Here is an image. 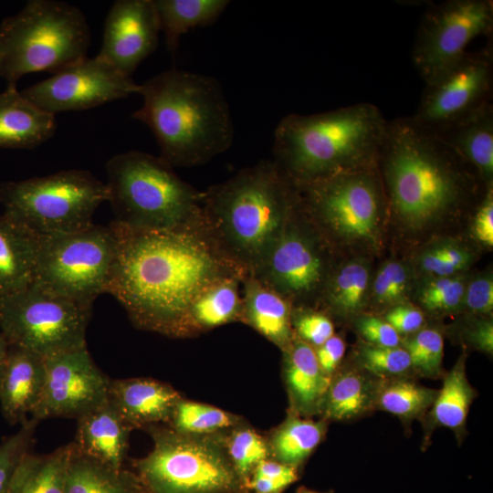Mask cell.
I'll use <instances>...</instances> for the list:
<instances>
[{"instance_id": "6da1fadb", "label": "cell", "mask_w": 493, "mask_h": 493, "mask_svg": "<svg viewBox=\"0 0 493 493\" xmlns=\"http://www.w3.org/2000/svg\"><path fill=\"white\" fill-rule=\"evenodd\" d=\"M117 249L107 293L138 328L184 338L193 300L205 288L247 273L226 257L200 223L174 229H134L112 222Z\"/></svg>"}, {"instance_id": "7a4b0ae2", "label": "cell", "mask_w": 493, "mask_h": 493, "mask_svg": "<svg viewBox=\"0 0 493 493\" xmlns=\"http://www.w3.org/2000/svg\"><path fill=\"white\" fill-rule=\"evenodd\" d=\"M377 170L386 223L408 242L442 236L451 223L470 215L486 188L470 166L411 117L388 121Z\"/></svg>"}, {"instance_id": "3957f363", "label": "cell", "mask_w": 493, "mask_h": 493, "mask_svg": "<svg viewBox=\"0 0 493 493\" xmlns=\"http://www.w3.org/2000/svg\"><path fill=\"white\" fill-rule=\"evenodd\" d=\"M139 94L132 117L152 131L173 168L204 164L232 145L229 105L215 78L172 68L140 84Z\"/></svg>"}, {"instance_id": "277c9868", "label": "cell", "mask_w": 493, "mask_h": 493, "mask_svg": "<svg viewBox=\"0 0 493 493\" xmlns=\"http://www.w3.org/2000/svg\"><path fill=\"white\" fill-rule=\"evenodd\" d=\"M298 201L277 163L261 161L201 192L204 226L221 252L253 273L280 236Z\"/></svg>"}, {"instance_id": "5b68a950", "label": "cell", "mask_w": 493, "mask_h": 493, "mask_svg": "<svg viewBox=\"0 0 493 493\" xmlns=\"http://www.w3.org/2000/svg\"><path fill=\"white\" fill-rule=\"evenodd\" d=\"M388 121L362 102L315 114H288L274 131V162L294 185L377 166Z\"/></svg>"}, {"instance_id": "8992f818", "label": "cell", "mask_w": 493, "mask_h": 493, "mask_svg": "<svg viewBox=\"0 0 493 493\" xmlns=\"http://www.w3.org/2000/svg\"><path fill=\"white\" fill-rule=\"evenodd\" d=\"M108 199L119 225L166 230L202 222L201 192L160 156L130 151L106 164Z\"/></svg>"}, {"instance_id": "52a82bcc", "label": "cell", "mask_w": 493, "mask_h": 493, "mask_svg": "<svg viewBox=\"0 0 493 493\" xmlns=\"http://www.w3.org/2000/svg\"><path fill=\"white\" fill-rule=\"evenodd\" d=\"M90 32L83 13L58 0H30L0 24V77L16 88L26 74H55L87 57Z\"/></svg>"}, {"instance_id": "ba28073f", "label": "cell", "mask_w": 493, "mask_h": 493, "mask_svg": "<svg viewBox=\"0 0 493 493\" xmlns=\"http://www.w3.org/2000/svg\"><path fill=\"white\" fill-rule=\"evenodd\" d=\"M294 186L300 208L335 251L381 247L386 203L377 166Z\"/></svg>"}, {"instance_id": "9c48e42d", "label": "cell", "mask_w": 493, "mask_h": 493, "mask_svg": "<svg viewBox=\"0 0 493 493\" xmlns=\"http://www.w3.org/2000/svg\"><path fill=\"white\" fill-rule=\"evenodd\" d=\"M146 429L153 446L133 461V467L149 493H238L246 488L223 433L185 435L157 425Z\"/></svg>"}, {"instance_id": "30bf717a", "label": "cell", "mask_w": 493, "mask_h": 493, "mask_svg": "<svg viewBox=\"0 0 493 493\" xmlns=\"http://www.w3.org/2000/svg\"><path fill=\"white\" fill-rule=\"evenodd\" d=\"M107 199L106 184L85 170L0 184L3 215L38 236L89 227L95 211Z\"/></svg>"}, {"instance_id": "8fae6325", "label": "cell", "mask_w": 493, "mask_h": 493, "mask_svg": "<svg viewBox=\"0 0 493 493\" xmlns=\"http://www.w3.org/2000/svg\"><path fill=\"white\" fill-rule=\"evenodd\" d=\"M91 312L92 305L57 295L33 280L0 297V334L9 345L48 358L87 347Z\"/></svg>"}, {"instance_id": "7c38bea8", "label": "cell", "mask_w": 493, "mask_h": 493, "mask_svg": "<svg viewBox=\"0 0 493 493\" xmlns=\"http://www.w3.org/2000/svg\"><path fill=\"white\" fill-rule=\"evenodd\" d=\"M116 249L110 225L40 236L34 281L57 295L92 305L108 291Z\"/></svg>"}, {"instance_id": "4fadbf2b", "label": "cell", "mask_w": 493, "mask_h": 493, "mask_svg": "<svg viewBox=\"0 0 493 493\" xmlns=\"http://www.w3.org/2000/svg\"><path fill=\"white\" fill-rule=\"evenodd\" d=\"M335 252L302 211L298 199L280 236L251 275L293 308L316 309L337 263Z\"/></svg>"}, {"instance_id": "5bb4252c", "label": "cell", "mask_w": 493, "mask_h": 493, "mask_svg": "<svg viewBox=\"0 0 493 493\" xmlns=\"http://www.w3.org/2000/svg\"><path fill=\"white\" fill-rule=\"evenodd\" d=\"M493 30L491 0H447L432 4L420 21L412 61L426 83L456 64L475 38Z\"/></svg>"}, {"instance_id": "9a60e30c", "label": "cell", "mask_w": 493, "mask_h": 493, "mask_svg": "<svg viewBox=\"0 0 493 493\" xmlns=\"http://www.w3.org/2000/svg\"><path fill=\"white\" fill-rule=\"evenodd\" d=\"M493 47L491 41L476 52H467L456 64L425 84L411 119L435 132L491 102Z\"/></svg>"}, {"instance_id": "2e32d148", "label": "cell", "mask_w": 493, "mask_h": 493, "mask_svg": "<svg viewBox=\"0 0 493 493\" xmlns=\"http://www.w3.org/2000/svg\"><path fill=\"white\" fill-rule=\"evenodd\" d=\"M139 91L140 84L96 56L86 57L21 93L39 109L56 115L95 108Z\"/></svg>"}, {"instance_id": "e0dca14e", "label": "cell", "mask_w": 493, "mask_h": 493, "mask_svg": "<svg viewBox=\"0 0 493 493\" xmlns=\"http://www.w3.org/2000/svg\"><path fill=\"white\" fill-rule=\"evenodd\" d=\"M46 376L40 400L30 417L78 419L105 402L110 379L100 371L87 347L45 358Z\"/></svg>"}, {"instance_id": "ac0fdd59", "label": "cell", "mask_w": 493, "mask_h": 493, "mask_svg": "<svg viewBox=\"0 0 493 493\" xmlns=\"http://www.w3.org/2000/svg\"><path fill=\"white\" fill-rule=\"evenodd\" d=\"M160 31L153 0H118L106 17L97 57L131 78L156 49Z\"/></svg>"}, {"instance_id": "d6986e66", "label": "cell", "mask_w": 493, "mask_h": 493, "mask_svg": "<svg viewBox=\"0 0 493 493\" xmlns=\"http://www.w3.org/2000/svg\"><path fill=\"white\" fill-rule=\"evenodd\" d=\"M181 398L173 387L151 378L110 381L109 399L131 430L168 424Z\"/></svg>"}, {"instance_id": "ffe728a7", "label": "cell", "mask_w": 493, "mask_h": 493, "mask_svg": "<svg viewBox=\"0 0 493 493\" xmlns=\"http://www.w3.org/2000/svg\"><path fill=\"white\" fill-rule=\"evenodd\" d=\"M45 376L44 357L9 345L0 385V407L10 425H21L29 418L40 400Z\"/></svg>"}, {"instance_id": "44dd1931", "label": "cell", "mask_w": 493, "mask_h": 493, "mask_svg": "<svg viewBox=\"0 0 493 493\" xmlns=\"http://www.w3.org/2000/svg\"><path fill=\"white\" fill-rule=\"evenodd\" d=\"M75 448L114 468L124 467L131 428L108 399L77 419Z\"/></svg>"}, {"instance_id": "7402d4cb", "label": "cell", "mask_w": 493, "mask_h": 493, "mask_svg": "<svg viewBox=\"0 0 493 493\" xmlns=\"http://www.w3.org/2000/svg\"><path fill=\"white\" fill-rule=\"evenodd\" d=\"M282 352L290 413L303 417L321 414L331 377L320 368L314 348L295 336Z\"/></svg>"}, {"instance_id": "603a6c76", "label": "cell", "mask_w": 493, "mask_h": 493, "mask_svg": "<svg viewBox=\"0 0 493 493\" xmlns=\"http://www.w3.org/2000/svg\"><path fill=\"white\" fill-rule=\"evenodd\" d=\"M478 175L484 186L493 185V105L432 132Z\"/></svg>"}, {"instance_id": "cb8c5ba5", "label": "cell", "mask_w": 493, "mask_h": 493, "mask_svg": "<svg viewBox=\"0 0 493 493\" xmlns=\"http://www.w3.org/2000/svg\"><path fill=\"white\" fill-rule=\"evenodd\" d=\"M242 287L241 321L285 351L295 338L290 302L251 274L244 278Z\"/></svg>"}, {"instance_id": "d4e9b609", "label": "cell", "mask_w": 493, "mask_h": 493, "mask_svg": "<svg viewBox=\"0 0 493 493\" xmlns=\"http://www.w3.org/2000/svg\"><path fill=\"white\" fill-rule=\"evenodd\" d=\"M372 278L371 259L356 255L336 263L317 308L341 319L354 318L367 309Z\"/></svg>"}, {"instance_id": "484cf974", "label": "cell", "mask_w": 493, "mask_h": 493, "mask_svg": "<svg viewBox=\"0 0 493 493\" xmlns=\"http://www.w3.org/2000/svg\"><path fill=\"white\" fill-rule=\"evenodd\" d=\"M55 115L44 111L15 87L0 93V148L34 149L53 136Z\"/></svg>"}, {"instance_id": "4316f807", "label": "cell", "mask_w": 493, "mask_h": 493, "mask_svg": "<svg viewBox=\"0 0 493 493\" xmlns=\"http://www.w3.org/2000/svg\"><path fill=\"white\" fill-rule=\"evenodd\" d=\"M40 236L0 216V297L23 289L35 278Z\"/></svg>"}, {"instance_id": "83f0119b", "label": "cell", "mask_w": 493, "mask_h": 493, "mask_svg": "<svg viewBox=\"0 0 493 493\" xmlns=\"http://www.w3.org/2000/svg\"><path fill=\"white\" fill-rule=\"evenodd\" d=\"M245 278V277H244ZM243 277H229L205 288L189 306L184 322V338L241 321Z\"/></svg>"}, {"instance_id": "f1b7e54d", "label": "cell", "mask_w": 493, "mask_h": 493, "mask_svg": "<svg viewBox=\"0 0 493 493\" xmlns=\"http://www.w3.org/2000/svg\"><path fill=\"white\" fill-rule=\"evenodd\" d=\"M72 445L65 493H149L134 471L110 467L79 452Z\"/></svg>"}, {"instance_id": "f546056e", "label": "cell", "mask_w": 493, "mask_h": 493, "mask_svg": "<svg viewBox=\"0 0 493 493\" xmlns=\"http://www.w3.org/2000/svg\"><path fill=\"white\" fill-rule=\"evenodd\" d=\"M72 442L46 455L29 452L21 461L6 493H65Z\"/></svg>"}, {"instance_id": "4dcf8cb0", "label": "cell", "mask_w": 493, "mask_h": 493, "mask_svg": "<svg viewBox=\"0 0 493 493\" xmlns=\"http://www.w3.org/2000/svg\"><path fill=\"white\" fill-rule=\"evenodd\" d=\"M326 429L324 421L290 413L267 440L269 458L298 468L322 441Z\"/></svg>"}, {"instance_id": "1f68e13d", "label": "cell", "mask_w": 493, "mask_h": 493, "mask_svg": "<svg viewBox=\"0 0 493 493\" xmlns=\"http://www.w3.org/2000/svg\"><path fill=\"white\" fill-rule=\"evenodd\" d=\"M167 49L174 55L182 35L196 26L215 22L230 1L153 0Z\"/></svg>"}, {"instance_id": "d6a6232c", "label": "cell", "mask_w": 493, "mask_h": 493, "mask_svg": "<svg viewBox=\"0 0 493 493\" xmlns=\"http://www.w3.org/2000/svg\"><path fill=\"white\" fill-rule=\"evenodd\" d=\"M377 388L362 372L348 370L332 375L321 414L337 421L358 417L375 405Z\"/></svg>"}, {"instance_id": "836d02e7", "label": "cell", "mask_w": 493, "mask_h": 493, "mask_svg": "<svg viewBox=\"0 0 493 493\" xmlns=\"http://www.w3.org/2000/svg\"><path fill=\"white\" fill-rule=\"evenodd\" d=\"M476 259L475 248L466 241L442 236L424 243L409 261L416 278H423L467 273Z\"/></svg>"}, {"instance_id": "e575fe53", "label": "cell", "mask_w": 493, "mask_h": 493, "mask_svg": "<svg viewBox=\"0 0 493 493\" xmlns=\"http://www.w3.org/2000/svg\"><path fill=\"white\" fill-rule=\"evenodd\" d=\"M467 354L463 352L444 378L430 413L436 426L448 427L460 434L464 430L476 391L466 373Z\"/></svg>"}, {"instance_id": "d590c367", "label": "cell", "mask_w": 493, "mask_h": 493, "mask_svg": "<svg viewBox=\"0 0 493 493\" xmlns=\"http://www.w3.org/2000/svg\"><path fill=\"white\" fill-rule=\"evenodd\" d=\"M415 280L409 260L386 259L372 273L367 308L384 313L397 305L412 303Z\"/></svg>"}, {"instance_id": "8d00e7d4", "label": "cell", "mask_w": 493, "mask_h": 493, "mask_svg": "<svg viewBox=\"0 0 493 493\" xmlns=\"http://www.w3.org/2000/svg\"><path fill=\"white\" fill-rule=\"evenodd\" d=\"M469 274L416 278L411 302L423 312L444 316L462 311Z\"/></svg>"}, {"instance_id": "74e56055", "label": "cell", "mask_w": 493, "mask_h": 493, "mask_svg": "<svg viewBox=\"0 0 493 493\" xmlns=\"http://www.w3.org/2000/svg\"><path fill=\"white\" fill-rule=\"evenodd\" d=\"M437 391L415 382L394 379L378 384L375 405L401 419L411 420L431 408Z\"/></svg>"}, {"instance_id": "f35d334b", "label": "cell", "mask_w": 493, "mask_h": 493, "mask_svg": "<svg viewBox=\"0 0 493 493\" xmlns=\"http://www.w3.org/2000/svg\"><path fill=\"white\" fill-rule=\"evenodd\" d=\"M240 424V418L218 407L184 400L178 401L167 424L175 432L185 435H214Z\"/></svg>"}, {"instance_id": "ab89813d", "label": "cell", "mask_w": 493, "mask_h": 493, "mask_svg": "<svg viewBox=\"0 0 493 493\" xmlns=\"http://www.w3.org/2000/svg\"><path fill=\"white\" fill-rule=\"evenodd\" d=\"M227 454L244 487L257 466L269 458L267 440L255 430L240 424L225 435Z\"/></svg>"}, {"instance_id": "60d3db41", "label": "cell", "mask_w": 493, "mask_h": 493, "mask_svg": "<svg viewBox=\"0 0 493 493\" xmlns=\"http://www.w3.org/2000/svg\"><path fill=\"white\" fill-rule=\"evenodd\" d=\"M402 343L410 357L412 369L426 377L435 378L440 375L444 339L438 330L422 328L417 332L406 336Z\"/></svg>"}, {"instance_id": "b9f144b4", "label": "cell", "mask_w": 493, "mask_h": 493, "mask_svg": "<svg viewBox=\"0 0 493 493\" xmlns=\"http://www.w3.org/2000/svg\"><path fill=\"white\" fill-rule=\"evenodd\" d=\"M357 358L363 370L379 377H400L412 369L410 357L402 346L380 347L362 343Z\"/></svg>"}, {"instance_id": "7bdbcfd3", "label": "cell", "mask_w": 493, "mask_h": 493, "mask_svg": "<svg viewBox=\"0 0 493 493\" xmlns=\"http://www.w3.org/2000/svg\"><path fill=\"white\" fill-rule=\"evenodd\" d=\"M38 421L29 417L0 444V493H6L23 458L30 452Z\"/></svg>"}, {"instance_id": "ee69618b", "label": "cell", "mask_w": 493, "mask_h": 493, "mask_svg": "<svg viewBox=\"0 0 493 493\" xmlns=\"http://www.w3.org/2000/svg\"><path fill=\"white\" fill-rule=\"evenodd\" d=\"M291 323L295 336L314 349L334 335L330 318L315 308H293Z\"/></svg>"}, {"instance_id": "f6af8a7d", "label": "cell", "mask_w": 493, "mask_h": 493, "mask_svg": "<svg viewBox=\"0 0 493 493\" xmlns=\"http://www.w3.org/2000/svg\"><path fill=\"white\" fill-rule=\"evenodd\" d=\"M475 316L489 317L493 310V276L489 270L468 276L462 311Z\"/></svg>"}, {"instance_id": "bcb514c9", "label": "cell", "mask_w": 493, "mask_h": 493, "mask_svg": "<svg viewBox=\"0 0 493 493\" xmlns=\"http://www.w3.org/2000/svg\"><path fill=\"white\" fill-rule=\"evenodd\" d=\"M353 319L355 328L365 343L380 347L401 346V336L383 317L361 313Z\"/></svg>"}, {"instance_id": "7dc6e473", "label": "cell", "mask_w": 493, "mask_h": 493, "mask_svg": "<svg viewBox=\"0 0 493 493\" xmlns=\"http://www.w3.org/2000/svg\"><path fill=\"white\" fill-rule=\"evenodd\" d=\"M470 236L481 246H493V185L487 186L470 214Z\"/></svg>"}, {"instance_id": "c3c4849f", "label": "cell", "mask_w": 493, "mask_h": 493, "mask_svg": "<svg viewBox=\"0 0 493 493\" xmlns=\"http://www.w3.org/2000/svg\"><path fill=\"white\" fill-rule=\"evenodd\" d=\"M385 320L401 335H412L424 328V312L413 303L397 305L385 311Z\"/></svg>"}, {"instance_id": "681fc988", "label": "cell", "mask_w": 493, "mask_h": 493, "mask_svg": "<svg viewBox=\"0 0 493 493\" xmlns=\"http://www.w3.org/2000/svg\"><path fill=\"white\" fill-rule=\"evenodd\" d=\"M464 341L475 350L487 354L493 352V323L489 317L475 316L463 330Z\"/></svg>"}, {"instance_id": "f907efd6", "label": "cell", "mask_w": 493, "mask_h": 493, "mask_svg": "<svg viewBox=\"0 0 493 493\" xmlns=\"http://www.w3.org/2000/svg\"><path fill=\"white\" fill-rule=\"evenodd\" d=\"M345 342L337 335H332L320 346L315 348L317 361L322 371L329 376L334 375L345 353Z\"/></svg>"}, {"instance_id": "816d5d0a", "label": "cell", "mask_w": 493, "mask_h": 493, "mask_svg": "<svg viewBox=\"0 0 493 493\" xmlns=\"http://www.w3.org/2000/svg\"><path fill=\"white\" fill-rule=\"evenodd\" d=\"M252 475L267 477L282 484L285 488L298 479L297 468L281 464L270 458L261 461L257 466Z\"/></svg>"}, {"instance_id": "f5cc1de1", "label": "cell", "mask_w": 493, "mask_h": 493, "mask_svg": "<svg viewBox=\"0 0 493 493\" xmlns=\"http://www.w3.org/2000/svg\"><path fill=\"white\" fill-rule=\"evenodd\" d=\"M9 351V343L0 334V385L6 366L7 355Z\"/></svg>"}, {"instance_id": "db71d44e", "label": "cell", "mask_w": 493, "mask_h": 493, "mask_svg": "<svg viewBox=\"0 0 493 493\" xmlns=\"http://www.w3.org/2000/svg\"><path fill=\"white\" fill-rule=\"evenodd\" d=\"M299 493H319V492L311 491V490H309V489H306V488H300L299 490Z\"/></svg>"}, {"instance_id": "11a10c76", "label": "cell", "mask_w": 493, "mask_h": 493, "mask_svg": "<svg viewBox=\"0 0 493 493\" xmlns=\"http://www.w3.org/2000/svg\"><path fill=\"white\" fill-rule=\"evenodd\" d=\"M238 493H247L246 488H243V489L240 490Z\"/></svg>"}]
</instances>
